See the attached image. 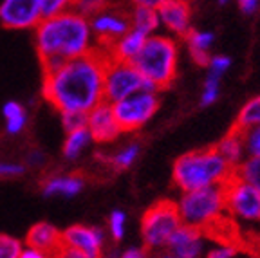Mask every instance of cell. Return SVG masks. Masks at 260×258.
Masks as SVG:
<instances>
[{
    "label": "cell",
    "instance_id": "obj_1",
    "mask_svg": "<svg viewBox=\"0 0 260 258\" xmlns=\"http://www.w3.org/2000/svg\"><path fill=\"white\" fill-rule=\"evenodd\" d=\"M107 53L94 49L83 56L63 61L51 71H44L42 96L58 112L90 109L105 101L103 76H105Z\"/></svg>",
    "mask_w": 260,
    "mask_h": 258
},
{
    "label": "cell",
    "instance_id": "obj_2",
    "mask_svg": "<svg viewBox=\"0 0 260 258\" xmlns=\"http://www.w3.org/2000/svg\"><path fill=\"white\" fill-rule=\"evenodd\" d=\"M35 47L44 71L98 49L90 20L74 9L42 18L35 27Z\"/></svg>",
    "mask_w": 260,
    "mask_h": 258
},
{
    "label": "cell",
    "instance_id": "obj_3",
    "mask_svg": "<svg viewBox=\"0 0 260 258\" xmlns=\"http://www.w3.org/2000/svg\"><path fill=\"white\" fill-rule=\"evenodd\" d=\"M233 174L235 168L213 146L181 155L174 163L172 181L179 191H190L206 186L224 184L232 179Z\"/></svg>",
    "mask_w": 260,
    "mask_h": 258
},
{
    "label": "cell",
    "instance_id": "obj_4",
    "mask_svg": "<svg viewBox=\"0 0 260 258\" xmlns=\"http://www.w3.org/2000/svg\"><path fill=\"white\" fill-rule=\"evenodd\" d=\"M179 47L177 42L167 35H148L145 45L132 60L139 69V73L148 81L155 85V89L162 90L170 87L177 74Z\"/></svg>",
    "mask_w": 260,
    "mask_h": 258
},
{
    "label": "cell",
    "instance_id": "obj_5",
    "mask_svg": "<svg viewBox=\"0 0 260 258\" xmlns=\"http://www.w3.org/2000/svg\"><path fill=\"white\" fill-rule=\"evenodd\" d=\"M177 210L183 224L199 228V230H204L208 233L226 215L224 184L181 191V197L177 201Z\"/></svg>",
    "mask_w": 260,
    "mask_h": 258
},
{
    "label": "cell",
    "instance_id": "obj_6",
    "mask_svg": "<svg viewBox=\"0 0 260 258\" xmlns=\"http://www.w3.org/2000/svg\"><path fill=\"white\" fill-rule=\"evenodd\" d=\"M183 224L177 210V202L159 201L145 211L141 218V238L143 246L148 253L165 251L174 231Z\"/></svg>",
    "mask_w": 260,
    "mask_h": 258
},
{
    "label": "cell",
    "instance_id": "obj_7",
    "mask_svg": "<svg viewBox=\"0 0 260 258\" xmlns=\"http://www.w3.org/2000/svg\"><path fill=\"white\" fill-rule=\"evenodd\" d=\"M105 101L116 103L138 90H157L152 81H148L132 61H121L107 58L105 76H103Z\"/></svg>",
    "mask_w": 260,
    "mask_h": 258
},
{
    "label": "cell",
    "instance_id": "obj_8",
    "mask_svg": "<svg viewBox=\"0 0 260 258\" xmlns=\"http://www.w3.org/2000/svg\"><path fill=\"white\" fill-rule=\"evenodd\" d=\"M226 215L249 226H260V190L235 174L224 182Z\"/></svg>",
    "mask_w": 260,
    "mask_h": 258
},
{
    "label": "cell",
    "instance_id": "obj_9",
    "mask_svg": "<svg viewBox=\"0 0 260 258\" xmlns=\"http://www.w3.org/2000/svg\"><path fill=\"white\" fill-rule=\"evenodd\" d=\"M159 109L157 90H138L112 103L114 116L123 134H132L150 121Z\"/></svg>",
    "mask_w": 260,
    "mask_h": 258
},
{
    "label": "cell",
    "instance_id": "obj_10",
    "mask_svg": "<svg viewBox=\"0 0 260 258\" xmlns=\"http://www.w3.org/2000/svg\"><path fill=\"white\" fill-rule=\"evenodd\" d=\"M105 251V233L96 226L74 224L61 231L60 256L100 258Z\"/></svg>",
    "mask_w": 260,
    "mask_h": 258
},
{
    "label": "cell",
    "instance_id": "obj_11",
    "mask_svg": "<svg viewBox=\"0 0 260 258\" xmlns=\"http://www.w3.org/2000/svg\"><path fill=\"white\" fill-rule=\"evenodd\" d=\"M89 20L100 49H105L107 45L112 44L116 38L125 35L132 27L130 25V11L119 8L114 2L102 11H98L96 15H92Z\"/></svg>",
    "mask_w": 260,
    "mask_h": 258
},
{
    "label": "cell",
    "instance_id": "obj_12",
    "mask_svg": "<svg viewBox=\"0 0 260 258\" xmlns=\"http://www.w3.org/2000/svg\"><path fill=\"white\" fill-rule=\"evenodd\" d=\"M44 18L40 0H0V24L13 31H29Z\"/></svg>",
    "mask_w": 260,
    "mask_h": 258
},
{
    "label": "cell",
    "instance_id": "obj_13",
    "mask_svg": "<svg viewBox=\"0 0 260 258\" xmlns=\"http://www.w3.org/2000/svg\"><path fill=\"white\" fill-rule=\"evenodd\" d=\"M204 251H206V231L188 224H181L165 246V254L174 258H199L203 256Z\"/></svg>",
    "mask_w": 260,
    "mask_h": 258
},
{
    "label": "cell",
    "instance_id": "obj_14",
    "mask_svg": "<svg viewBox=\"0 0 260 258\" xmlns=\"http://www.w3.org/2000/svg\"><path fill=\"white\" fill-rule=\"evenodd\" d=\"M87 128L94 143H112L119 137L121 126L114 116L112 103L102 101L87 112Z\"/></svg>",
    "mask_w": 260,
    "mask_h": 258
},
{
    "label": "cell",
    "instance_id": "obj_15",
    "mask_svg": "<svg viewBox=\"0 0 260 258\" xmlns=\"http://www.w3.org/2000/svg\"><path fill=\"white\" fill-rule=\"evenodd\" d=\"M161 25L174 37H186L191 31L190 0H165L157 8Z\"/></svg>",
    "mask_w": 260,
    "mask_h": 258
},
{
    "label": "cell",
    "instance_id": "obj_16",
    "mask_svg": "<svg viewBox=\"0 0 260 258\" xmlns=\"http://www.w3.org/2000/svg\"><path fill=\"white\" fill-rule=\"evenodd\" d=\"M25 244L40 249L45 256H60L61 231L49 222H38L25 235Z\"/></svg>",
    "mask_w": 260,
    "mask_h": 258
},
{
    "label": "cell",
    "instance_id": "obj_17",
    "mask_svg": "<svg viewBox=\"0 0 260 258\" xmlns=\"http://www.w3.org/2000/svg\"><path fill=\"white\" fill-rule=\"evenodd\" d=\"M85 188V179L80 174H54L49 175L42 182V194L44 197H63L73 199L80 195Z\"/></svg>",
    "mask_w": 260,
    "mask_h": 258
},
{
    "label": "cell",
    "instance_id": "obj_18",
    "mask_svg": "<svg viewBox=\"0 0 260 258\" xmlns=\"http://www.w3.org/2000/svg\"><path fill=\"white\" fill-rule=\"evenodd\" d=\"M148 35L138 31V29L130 27L125 35H121L119 38L112 42V44L107 45L103 51L107 53L109 58H114V60H121V61H132L138 53L141 51V47L145 45V40Z\"/></svg>",
    "mask_w": 260,
    "mask_h": 258
},
{
    "label": "cell",
    "instance_id": "obj_19",
    "mask_svg": "<svg viewBox=\"0 0 260 258\" xmlns=\"http://www.w3.org/2000/svg\"><path fill=\"white\" fill-rule=\"evenodd\" d=\"M215 148L233 168H237L244 159L248 157V155H246V146H244L242 130L235 128V126H233L232 132L226 134V136L217 143Z\"/></svg>",
    "mask_w": 260,
    "mask_h": 258
},
{
    "label": "cell",
    "instance_id": "obj_20",
    "mask_svg": "<svg viewBox=\"0 0 260 258\" xmlns=\"http://www.w3.org/2000/svg\"><path fill=\"white\" fill-rule=\"evenodd\" d=\"M184 38H186L191 60L197 65H208L211 47L215 44V35L211 31H190Z\"/></svg>",
    "mask_w": 260,
    "mask_h": 258
},
{
    "label": "cell",
    "instance_id": "obj_21",
    "mask_svg": "<svg viewBox=\"0 0 260 258\" xmlns=\"http://www.w3.org/2000/svg\"><path fill=\"white\" fill-rule=\"evenodd\" d=\"M65 141H63V148H61V153L67 161H76L81 153L85 152L90 146L92 141V136H90L89 128L87 126H81V128L71 130V132H65Z\"/></svg>",
    "mask_w": 260,
    "mask_h": 258
},
{
    "label": "cell",
    "instance_id": "obj_22",
    "mask_svg": "<svg viewBox=\"0 0 260 258\" xmlns=\"http://www.w3.org/2000/svg\"><path fill=\"white\" fill-rule=\"evenodd\" d=\"M130 25L145 35H154L161 25L157 8L148 6H132L130 9Z\"/></svg>",
    "mask_w": 260,
    "mask_h": 258
},
{
    "label": "cell",
    "instance_id": "obj_23",
    "mask_svg": "<svg viewBox=\"0 0 260 258\" xmlns=\"http://www.w3.org/2000/svg\"><path fill=\"white\" fill-rule=\"evenodd\" d=\"M2 116L6 121V132L9 136H18L27 126V112L18 101H6Z\"/></svg>",
    "mask_w": 260,
    "mask_h": 258
},
{
    "label": "cell",
    "instance_id": "obj_24",
    "mask_svg": "<svg viewBox=\"0 0 260 258\" xmlns=\"http://www.w3.org/2000/svg\"><path fill=\"white\" fill-rule=\"evenodd\" d=\"M139 152H141L139 143H128V145L121 146L118 152H114L112 155H109L107 163H109L114 170H128L138 161Z\"/></svg>",
    "mask_w": 260,
    "mask_h": 258
},
{
    "label": "cell",
    "instance_id": "obj_25",
    "mask_svg": "<svg viewBox=\"0 0 260 258\" xmlns=\"http://www.w3.org/2000/svg\"><path fill=\"white\" fill-rule=\"evenodd\" d=\"M255 125H260V96L251 98L249 101H246V105H242L237 116L235 128L246 130Z\"/></svg>",
    "mask_w": 260,
    "mask_h": 258
},
{
    "label": "cell",
    "instance_id": "obj_26",
    "mask_svg": "<svg viewBox=\"0 0 260 258\" xmlns=\"http://www.w3.org/2000/svg\"><path fill=\"white\" fill-rule=\"evenodd\" d=\"M235 175L260 190V157H246L235 168Z\"/></svg>",
    "mask_w": 260,
    "mask_h": 258
},
{
    "label": "cell",
    "instance_id": "obj_27",
    "mask_svg": "<svg viewBox=\"0 0 260 258\" xmlns=\"http://www.w3.org/2000/svg\"><path fill=\"white\" fill-rule=\"evenodd\" d=\"M220 80L222 78L217 76V74L208 73L206 80L203 85V94H201V105L203 107H210L213 105L220 96Z\"/></svg>",
    "mask_w": 260,
    "mask_h": 258
},
{
    "label": "cell",
    "instance_id": "obj_28",
    "mask_svg": "<svg viewBox=\"0 0 260 258\" xmlns=\"http://www.w3.org/2000/svg\"><path fill=\"white\" fill-rule=\"evenodd\" d=\"M107 228H109V235L114 242H121L125 238L126 233V215L121 210H114L109 215V222H107Z\"/></svg>",
    "mask_w": 260,
    "mask_h": 258
},
{
    "label": "cell",
    "instance_id": "obj_29",
    "mask_svg": "<svg viewBox=\"0 0 260 258\" xmlns=\"http://www.w3.org/2000/svg\"><path fill=\"white\" fill-rule=\"evenodd\" d=\"M24 242L13 235L0 233V258H20Z\"/></svg>",
    "mask_w": 260,
    "mask_h": 258
},
{
    "label": "cell",
    "instance_id": "obj_30",
    "mask_svg": "<svg viewBox=\"0 0 260 258\" xmlns=\"http://www.w3.org/2000/svg\"><path fill=\"white\" fill-rule=\"evenodd\" d=\"M242 137L244 146H246V155L248 157H260V125L242 130Z\"/></svg>",
    "mask_w": 260,
    "mask_h": 258
},
{
    "label": "cell",
    "instance_id": "obj_31",
    "mask_svg": "<svg viewBox=\"0 0 260 258\" xmlns=\"http://www.w3.org/2000/svg\"><path fill=\"white\" fill-rule=\"evenodd\" d=\"M112 2L114 0H74L73 9L80 13V15L90 18L92 15H96L98 11L105 9L107 6H110Z\"/></svg>",
    "mask_w": 260,
    "mask_h": 258
},
{
    "label": "cell",
    "instance_id": "obj_32",
    "mask_svg": "<svg viewBox=\"0 0 260 258\" xmlns=\"http://www.w3.org/2000/svg\"><path fill=\"white\" fill-rule=\"evenodd\" d=\"M61 116V125H63L65 132L87 126V112H80V110H69V112H60Z\"/></svg>",
    "mask_w": 260,
    "mask_h": 258
},
{
    "label": "cell",
    "instance_id": "obj_33",
    "mask_svg": "<svg viewBox=\"0 0 260 258\" xmlns=\"http://www.w3.org/2000/svg\"><path fill=\"white\" fill-rule=\"evenodd\" d=\"M239 253V246L232 242V240H220L213 247L206 251V254L210 258H232Z\"/></svg>",
    "mask_w": 260,
    "mask_h": 258
},
{
    "label": "cell",
    "instance_id": "obj_34",
    "mask_svg": "<svg viewBox=\"0 0 260 258\" xmlns=\"http://www.w3.org/2000/svg\"><path fill=\"white\" fill-rule=\"evenodd\" d=\"M206 67H208V73L217 74V76L222 78L230 71V67H232V58L226 56V54H211Z\"/></svg>",
    "mask_w": 260,
    "mask_h": 258
},
{
    "label": "cell",
    "instance_id": "obj_35",
    "mask_svg": "<svg viewBox=\"0 0 260 258\" xmlns=\"http://www.w3.org/2000/svg\"><path fill=\"white\" fill-rule=\"evenodd\" d=\"M40 2L44 18H47V16L60 15V13L67 11V9H73L74 0H40Z\"/></svg>",
    "mask_w": 260,
    "mask_h": 258
},
{
    "label": "cell",
    "instance_id": "obj_36",
    "mask_svg": "<svg viewBox=\"0 0 260 258\" xmlns=\"http://www.w3.org/2000/svg\"><path fill=\"white\" fill-rule=\"evenodd\" d=\"M25 172V166L22 163L13 161H0V179H13L20 177Z\"/></svg>",
    "mask_w": 260,
    "mask_h": 258
},
{
    "label": "cell",
    "instance_id": "obj_37",
    "mask_svg": "<svg viewBox=\"0 0 260 258\" xmlns=\"http://www.w3.org/2000/svg\"><path fill=\"white\" fill-rule=\"evenodd\" d=\"M45 163H47V155L38 148L29 150V153L25 155V165H27L29 168H35V170L44 168Z\"/></svg>",
    "mask_w": 260,
    "mask_h": 258
},
{
    "label": "cell",
    "instance_id": "obj_38",
    "mask_svg": "<svg viewBox=\"0 0 260 258\" xmlns=\"http://www.w3.org/2000/svg\"><path fill=\"white\" fill-rule=\"evenodd\" d=\"M239 2V9L244 15H255L260 9V0H237Z\"/></svg>",
    "mask_w": 260,
    "mask_h": 258
},
{
    "label": "cell",
    "instance_id": "obj_39",
    "mask_svg": "<svg viewBox=\"0 0 260 258\" xmlns=\"http://www.w3.org/2000/svg\"><path fill=\"white\" fill-rule=\"evenodd\" d=\"M148 254V249L145 246H132V247H126L125 251L121 253L123 258H145Z\"/></svg>",
    "mask_w": 260,
    "mask_h": 258
},
{
    "label": "cell",
    "instance_id": "obj_40",
    "mask_svg": "<svg viewBox=\"0 0 260 258\" xmlns=\"http://www.w3.org/2000/svg\"><path fill=\"white\" fill-rule=\"evenodd\" d=\"M20 258H45V254L42 253L40 249H37V247L29 246V244H24V249H22Z\"/></svg>",
    "mask_w": 260,
    "mask_h": 258
},
{
    "label": "cell",
    "instance_id": "obj_41",
    "mask_svg": "<svg viewBox=\"0 0 260 258\" xmlns=\"http://www.w3.org/2000/svg\"><path fill=\"white\" fill-rule=\"evenodd\" d=\"M132 6H148V8H159L165 0H126Z\"/></svg>",
    "mask_w": 260,
    "mask_h": 258
},
{
    "label": "cell",
    "instance_id": "obj_42",
    "mask_svg": "<svg viewBox=\"0 0 260 258\" xmlns=\"http://www.w3.org/2000/svg\"><path fill=\"white\" fill-rule=\"evenodd\" d=\"M228 2H230V0H219V4H228Z\"/></svg>",
    "mask_w": 260,
    "mask_h": 258
}]
</instances>
